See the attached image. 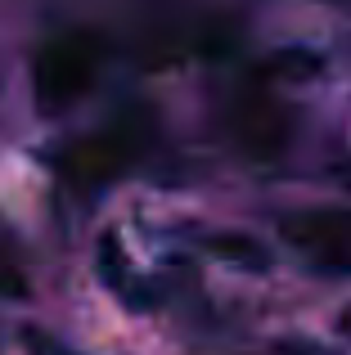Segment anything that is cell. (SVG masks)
Returning <instances> with one entry per match:
<instances>
[{"label":"cell","mask_w":351,"mask_h":355,"mask_svg":"<svg viewBox=\"0 0 351 355\" xmlns=\"http://www.w3.org/2000/svg\"><path fill=\"white\" fill-rule=\"evenodd\" d=\"M108 59L104 36L95 32H63L54 41H45L32 59V90L36 104L63 113L68 104H77L90 86L99 81V68Z\"/></svg>","instance_id":"1"},{"label":"cell","mask_w":351,"mask_h":355,"mask_svg":"<svg viewBox=\"0 0 351 355\" xmlns=\"http://www.w3.org/2000/svg\"><path fill=\"white\" fill-rule=\"evenodd\" d=\"M234 135H239V144H243V153L280 157L284 148H289L293 126H289V113H284L280 104H271V99H248L234 113Z\"/></svg>","instance_id":"4"},{"label":"cell","mask_w":351,"mask_h":355,"mask_svg":"<svg viewBox=\"0 0 351 355\" xmlns=\"http://www.w3.org/2000/svg\"><path fill=\"white\" fill-rule=\"evenodd\" d=\"M144 148V130L131 121H113V126L86 135L81 144H72V153L63 157V171L81 184H108L140 157Z\"/></svg>","instance_id":"3"},{"label":"cell","mask_w":351,"mask_h":355,"mask_svg":"<svg viewBox=\"0 0 351 355\" xmlns=\"http://www.w3.org/2000/svg\"><path fill=\"white\" fill-rule=\"evenodd\" d=\"M23 347L27 355H77L68 342H59L54 333H41V329H23Z\"/></svg>","instance_id":"7"},{"label":"cell","mask_w":351,"mask_h":355,"mask_svg":"<svg viewBox=\"0 0 351 355\" xmlns=\"http://www.w3.org/2000/svg\"><path fill=\"white\" fill-rule=\"evenodd\" d=\"M343 333H347V338H351V306H347V311H343Z\"/></svg>","instance_id":"9"},{"label":"cell","mask_w":351,"mask_h":355,"mask_svg":"<svg viewBox=\"0 0 351 355\" xmlns=\"http://www.w3.org/2000/svg\"><path fill=\"white\" fill-rule=\"evenodd\" d=\"M27 293H32V288H27V275L9 261V243L0 239V302H23Z\"/></svg>","instance_id":"6"},{"label":"cell","mask_w":351,"mask_h":355,"mask_svg":"<svg viewBox=\"0 0 351 355\" xmlns=\"http://www.w3.org/2000/svg\"><path fill=\"white\" fill-rule=\"evenodd\" d=\"M284 248L302 257L320 275L347 279L351 275V211L347 207H302L280 220Z\"/></svg>","instance_id":"2"},{"label":"cell","mask_w":351,"mask_h":355,"mask_svg":"<svg viewBox=\"0 0 351 355\" xmlns=\"http://www.w3.org/2000/svg\"><path fill=\"white\" fill-rule=\"evenodd\" d=\"M212 252H216L221 261H234V266H248V270H266V266H271L266 248L257 239H248V234H221V239H212Z\"/></svg>","instance_id":"5"},{"label":"cell","mask_w":351,"mask_h":355,"mask_svg":"<svg viewBox=\"0 0 351 355\" xmlns=\"http://www.w3.org/2000/svg\"><path fill=\"white\" fill-rule=\"evenodd\" d=\"M275 355H338V351L320 347V342H307V338H289V342L275 347Z\"/></svg>","instance_id":"8"}]
</instances>
